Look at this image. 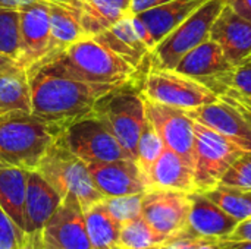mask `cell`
<instances>
[{"label":"cell","instance_id":"1","mask_svg":"<svg viewBox=\"0 0 251 249\" xmlns=\"http://www.w3.org/2000/svg\"><path fill=\"white\" fill-rule=\"evenodd\" d=\"M26 70L32 114L62 128L94 114L97 101L118 88L74 79L47 62H38Z\"/></svg>","mask_w":251,"mask_h":249},{"label":"cell","instance_id":"2","mask_svg":"<svg viewBox=\"0 0 251 249\" xmlns=\"http://www.w3.org/2000/svg\"><path fill=\"white\" fill-rule=\"evenodd\" d=\"M41 62H47L50 66L74 79L112 87H122L135 81L138 72L94 37L88 35L47 56Z\"/></svg>","mask_w":251,"mask_h":249},{"label":"cell","instance_id":"3","mask_svg":"<svg viewBox=\"0 0 251 249\" xmlns=\"http://www.w3.org/2000/svg\"><path fill=\"white\" fill-rule=\"evenodd\" d=\"M65 128L25 112H0V167L35 170Z\"/></svg>","mask_w":251,"mask_h":249},{"label":"cell","instance_id":"4","mask_svg":"<svg viewBox=\"0 0 251 249\" xmlns=\"http://www.w3.org/2000/svg\"><path fill=\"white\" fill-rule=\"evenodd\" d=\"M65 200L75 197L82 210L104 200V195L97 189L88 166L76 157L62 141L60 136L51 144L40 160L35 169Z\"/></svg>","mask_w":251,"mask_h":249},{"label":"cell","instance_id":"5","mask_svg":"<svg viewBox=\"0 0 251 249\" xmlns=\"http://www.w3.org/2000/svg\"><path fill=\"white\" fill-rule=\"evenodd\" d=\"M94 114L101 119L132 160H137L138 139L147 120L146 100L135 81L118 87L101 97Z\"/></svg>","mask_w":251,"mask_h":249},{"label":"cell","instance_id":"6","mask_svg":"<svg viewBox=\"0 0 251 249\" xmlns=\"http://www.w3.org/2000/svg\"><path fill=\"white\" fill-rule=\"evenodd\" d=\"M225 4L226 0H209L197 9L190 18L181 22L162 41L157 43L150 53L149 66L159 69H175L188 51L210 38L212 25Z\"/></svg>","mask_w":251,"mask_h":249},{"label":"cell","instance_id":"7","mask_svg":"<svg viewBox=\"0 0 251 249\" xmlns=\"http://www.w3.org/2000/svg\"><path fill=\"white\" fill-rule=\"evenodd\" d=\"M140 90L147 100L182 110H191L219 100V95L209 87L175 69L149 66Z\"/></svg>","mask_w":251,"mask_h":249},{"label":"cell","instance_id":"8","mask_svg":"<svg viewBox=\"0 0 251 249\" xmlns=\"http://www.w3.org/2000/svg\"><path fill=\"white\" fill-rule=\"evenodd\" d=\"M244 153L235 142L194 120V182L196 192L219 185L229 166Z\"/></svg>","mask_w":251,"mask_h":249},{"label":"cell","instance_id":"9","mask_svg":"<svg viewBox=\"0 0 251 249\" xmlns=\"http://www.w3.org/2000/svg\"><path fill=\"white\" fill-rule=\"evenodd\" d=\"M60 141L85 163L131 158L106 123L96 114L68 125L60 135Z\"/></svg>","mask_w":251,"mask_h":249},{"label":"cell","instance_id":"10","mask_svg":"<svg viewBox=\"0 0 251 249\" xmlns=\"http://www.w3.org/2000/svg\"><path fill=\"white\" fill-rule=\"evenodd\" d=\"M188 116L226 136L244 151H251V112L240 100L219 95V100L187 110Z\"/></svg>","mask_w":251,"mask_h":249},{"label":"cell","instance_id":"11","mask_svg":"<svg viewBox=\"0 0 251 249\" xmlns=\"http://www.w3.org/2000/svg\"><path fill=\"white\" fill-rule=\"evenodd\" d=\"M191 197L171 189H149L143 197V219L168 241L188 233Z\"/></svg>","mask_w":251,"mask_h":249},{"label":"cell","instance_id":"12","mask_svg":"<svg viewBox=\"0 0 251 249\" xmlns=\"http://www.w3.org/2000/svg\"><path fill=\"white\" fill-rule=\"evenodd\" d=\"M21 56L19 66L29 69L51 51L50 7L47 0H32L19 9Z\"/></svg>","mask_w":251,"mask_h":249},{"label":"cell","instance_id":"13","mask_svg":"<svg viewBox=\"0 0 251 249\" xmlns=\"http://www.w3.org/2000/svg\"><path fill=\"white\" fill-rule=\"evenodd\" d=\"M146 100V116L165 145L194 167V120L187 110Z\"/></svg>","mask_w":251,"mask_h":249},{"label":"cell","instance_id":"14","mask_svg":"<svg viewBox=\"0 0 251 249\" xmlns=\"http://www.w3.org/2000/svg\"><path fill=\"white\" fill-rule=\"evenodd\" d=\"M44 249H93L84 210L75 197L63 200L41 230Z\"/></svg>","mask_w":251,"mask_h":249},{"label":"cell","instance_id":"15","mask_svg":"<svg viewBox=\"0 0 251 249\" xmlns=\"http://www.w3.org/2000/svg\"><path fill=\"white\" fill-rule=\"evenodd\" d=\"M87 166L97 189L104 195V198L144 194L150 189L146 176L132 158L106 163H87Z\"/></svg>","mask_w":251,"mask_h":249},{"label":"cell","instance_id":"16","mask_svg":"<svg viewBox=\"0 0 251 249\" xmlns=\"http://www.w3.org/2000/svg\"><path fill=\"white\" fill-rule=\"evenodd\" d=\"M210 38L222 47L232 66L251 56V21L237 13L228 3L212 25Z\"/></svg>","mask_w":251,"mask_h":249},{"label":"cell","instance_id":"17","mask_svg":"<svg viewBox=\"0 0 251 249\" xmlns=\"http://www.w3.org/2000/svg\"><path fill=\"white\" fill-rule=\"evenodd\" d=\"M232 69L234 66L226 59L222 47L212 38L188 51L175 68L179 73L204 84L212 91L219 78Z\"/></svg>","mask_w":251,"mask_h":249},{"label":"cell","instance_id":"18","mask_svg":"<svg viewBox=\"0 0 251 249\" xmlns=\"http://www.w3.org/2000/svg\"><path fill=\"white\" fill-rule=\"evenodd\" d=\"M62 203L63 198L59 192L37 170H29L25 195L24 232H41Z\"/></svg>","mask_w":251,"mask_h":249},{"label":"cell","instance_id":"19","mask_svg":"<svg viewBox=\"0 0 251 249\" xmlns=\"http://www.w3.org/2000/svg\"><path fill=\"white\" fill-rule=\"evenodd\" d=\"M191 210L188 217V235L194 238H226L238 225V220L225 213L201 192H191Z\"/></svg>","mask_w":251,"mask_h":249},{"label":"cell","instance_id":"20","mask_svg":"<svg viewBox=\"0 0 251 249\" xmlns=\"http://www.w3.org/2000/svg\"><path fill=\"white\" fill-rule=\"evenodd\" d=\"M50 7L51 51L54 54L79 38L85 37L82 28V0H47ZM49 54V56H50Z\"/></svg>","mask_w":251,"mask_h":249},{"label":"cell","instance_id":"21","mask_svg":"<svg viewBox=\"0 0 251 249\" xmlns=\"http://www.w3.org/2000/svg\"><path fill=\"white\" fill-rule=\"evenodd\" d=\"M131 15L121 19L94 38L138 70L146 62H149L151 50L137 34Z\"/></svg>","mask_w":251,"mask_h":249},{"label":"cell","instance_id":"22","mask_svg":"<svg viewBox=\"0 0 251 249\" xmlns=\"http://www.w3.org/2000/svg\"><path fill=\"white\" fill-rule=\"evenodd\" d=\"M150 189H171L181 192H196L194 167L169 147L153 164L149 175Z\"/></svg>","mask_w":251,"mask_h":249},{"label":"cell","instance_id":"23","mask_svg":"<svg viewBox=\"0 0 251 249\" xmlns=\"http://www.w3.org/2000/svg\"><path fill=\"white\" fill-rule=\"evenodd\" d=\"M209 0H172L169 3L156 6L153 9L137 13V16L147 26L154 47L181 22L190 18Z\"/></svg>","mask_w":251,"mask_h":249},{"label":"cell","instance_id":"24","mask_svg":"<svg viewBox=\"0 0 251 249\" xmlns=\"http://www.w3.org/2000/svg\"><path fill=\"white\" fill-rule=\"evenodd\" d=\"M132 0H82V28L96 37L131 15Z\"/></svg>","mask_w":251,"mask_h":249},{"label":"cell","instance_id":"25","mask_svg":"<svg viewBox=\"0 0 251 249\" xmlns=\"http://www.w3.org/2000/svg\"><path fill=\"white\" fill-rule=\"evenodd\" d=\"M28 173L21 167H0V207L22 230Z\"/></svg>","mask_w":251,"mask_h":249},{"label":"cell","instance_id":"26","mask_svg":"<svg viewBox=\"0 0 251 249\" xmlns=\"http://www.w3.org/2000/svg\"><path fill=\"white\" fill-rule=\"evenodd\" d=\"M84 219L93 249H121V223L112 216L104 200L84 210Z\"/></svg>","mask_w":251,"mask_h":249},{"label":"cell","instance_id":"27","mask_svg":"<svg viewBox=\"0 0 251 249\" xmlns=\"http://www.w3.org/2000/svg\"><path fill=\"white\" fill-rule=\"evenodd\" d=\"M31 112V87L28 70L16 66L0 70V112Z\"/></svg>","mask_w":251,"mask_h":249},{"label":"cell","instance_id":"28","mask_svg":"<svg viewBox=\"0 0 251 249\" xmlns=\"http://www.w3.org/2000/svg\"><path fill=\"white\" fill-rule=\"evenodd\" d=\"M203 194L238 222L251 217V189L226 186L219 183L213 189L206 191Z\"/></svg>","mask_w":251,"mask_h":249},{"label":"cell","instance_id":"29","mask_svg":"<svg viewBox=\"0 0 251 249\" xmlns=\"http://www.w3.org/2000/svg\"><path fill=\"white\" fill-rule=\"evenodd\" d=\"M168 239L156 232L143 216L121 225V249H160Z\"/></svg>","mask_w":251,"mask_h":249},{"label":"cell","instance_id":"30","mask_svg":"<svg viewBox=\"0 0 251 249\" xmlns=\"http://www.w3.org/2000/svg\"><path fill=\"white\" fill-rule=\"evenodd\" d=\"M213 91L218 95H229L251 104V56L221 76Z\"/></svg>","mask_w":251,"mask_h":249},{"label":"cell","instance_id":"31","mask_svg":"<svg viewBox=\"0 0 251 249\" xmlns=\"http://www.w3.org/2000/svg\"><path fill=\"white\" fill-rule=\"evenodd\" d=\"M165 142L160 138V135L157 134V131L154 129V126L150 123V120L147 119L140 139H138V147H137V164L141 169L143 175L146 176L147 182H149V175L150 170L153 167V164L157 161V158L160 157V154L165 150Z\"/></svg>","mask_w":251,"mask_h":249},{"label":"cell","instance_id":"32","mask_svg":"<svg viewBox=\"0 0 251 249\" xmlns=\"http://www.w3.org/2000/svg\"><path fill=\"white\" fill-rule=\"evenodd\" d=\"M0 54L19 60L21 56V28L19 10L0 9Z\"/></svg>","mask_w":251,"mask_h":249},{"label":"cell","instance_id":"33","mask_svg":"<svg viewBox=\"0 0 251 249\" xmlns=\"http://www.w3.org/2000/svg\"><path fill=\"white\" fill-rule=\"evenodd\" d=\"M144 194H132V195L104 198V204L109 208V211L112 213V216L122 225V223H126V222L141 217Z\"/></svg>","mask_w":251,"mask_h":249},{"label":"cell","instance_id":"34","mask_svg":"<svg viewBox=\"0 0 251 249\" xmlns=\"http://www.w3.org/2000/svg\"><path fill=\"white\" fill-rule=\"evenodd\" d=\"M221 185L251 189V151H244L225 172Z\"/></svg>","mask_w":251,"mask_h":249},{"label":"cell","instance_id":"35","mask_svg":"<svg viewBox=\"0 0 251 249\" xmlns=\"http://www.w3.org/2000/svg\"><path fill=\"white\" fill-rule=\"evenodd\" d=\"M25 232L0 207V249H16Z\"/></svg>","mask_w":251,"mask_h":249},{"label":"cell","instance_id":"36","mask_svg":"<svg viewBox=\"0 0 251 249\" xmlns=\"http://www.w3.org/2000/svg\"><path fill=\"white\" fill-rule=\"evenodd\" d=\"M160 249H199L197 248V238L185 233L178 238L169 239L166 244L162 245Z\"/></svg>","mask_w":251,"mask_h":249},{"label":"cell","instance_id":"37","mask_svg":"<svg viewBox=\"0 0 251 249\" xmlns=\"http://www.w3.org/2000/svg\"><path fill=\"white\" fill-rule=\"evenodd\" d=\"M231 241H249L251 242V217L238 222L235 229L225 238Z\"/></svg>","mask_w":251,"mask_h":249},{"label":"cell","instance_id":"38","mask_svg":"<svg viewBox=\"0 0 251 249\" xmlns=\"http://www.w3.org/2000/svg\"><path fill=\"white\" fill-rule=\"evenodd\" d=\"M16 249H44L41 232H35V233H25V236H24L22 242L18 245V248Z\"/></svg>","mask_w":251,"mask_h":249},{"label":"cell","instance_id":"39","mask_svg":"<svg viewBox=\"0 0 251 249\" xmlns=\"http://www.w3.org/2000/svg\"><path fill=\"white\" fill-rule=\"evenodd\" d=\"M169 1H172V0H132L131 13L137 15V13H141L144 10L153 9L156 6H160V4H165V3H169Z\"/></svg>","mask_w":251,"mask_h":249},{"label":"cell","instance_id":"40","mask_svg":"<svg viewBox=\"0 0 251 249\" xmlns=\"http://www.w3.org/2000/svg\"><path fill=\"white\" fill-rule=\"evenodd\" d=\"M216 249H251V242L249 241H231L225 238L213 239Z\"/></svg>","mask_w":251,"mask_h":249},{"label":"cell","instance_id":"41","mask_svg":"<svg viewBox=\"0 0 251 249\" xmlns=\"http://www.w3.org/2000/svg\"><path fill=\"white\" fill-rule=\"evenodd\" d=\"M226 3L241 16L251 21V0H226Z\"/></svg>","mask_w":251,"mask_h":249},{"label":"cell","instance_id":"42","mask_svg":"<svg viewBox=\"0 0 251 249\" xmlns=\"http://www.w3.org/2000/svg\"><path fill=\"white\" fill-rule=\"evenodd\" d=\"M29 1H32V0H0V9L19 10L22 6H25Z\"/></svg>","mask_w":251,"mask_h":249},{"label":"cell","instance_id":"43","mask_svg":"<svg viewBox=\"0 0 251 249\" xmlns=\"http://www.w3.org/2000/svg\"><path fill=\"white\" fill-rule=\"evenodd\" d=\"M19 66V63L10 57H6L3 54H0V70H7V69H12V68H16ZM22 68V66H21Z\"/></svg>","mask_w":251,"mask_h":249},{"label":"cell","instance_id":"44","mask_svg":"<svg viewBox=\"0 0 251 249\" xmlns=\"http://www.w3.org/2000/svg\"><path fill=\"white\" fill-rule=\"evenodd\" d=\"M197 248L199 249H216L213 239L207 238H197Z\"/></svg>","mask_w":251,"mask_h":249},{"label":"cell","instance_id":"45","mask_svg":"<svg viewBox=\"0 0 251 249\" xmlns=\"http://www.w3.org/2000/svg\"><path fill=\"white\" fill-rule=\"evenodd\" d=\"M232 98H234V97H232ZM244 104H246V103H244ZM246 106H247V107L250 109V112H251V104H246Z\"/></svg>","mask_w":251,"mask_h":249}]
</instances>
